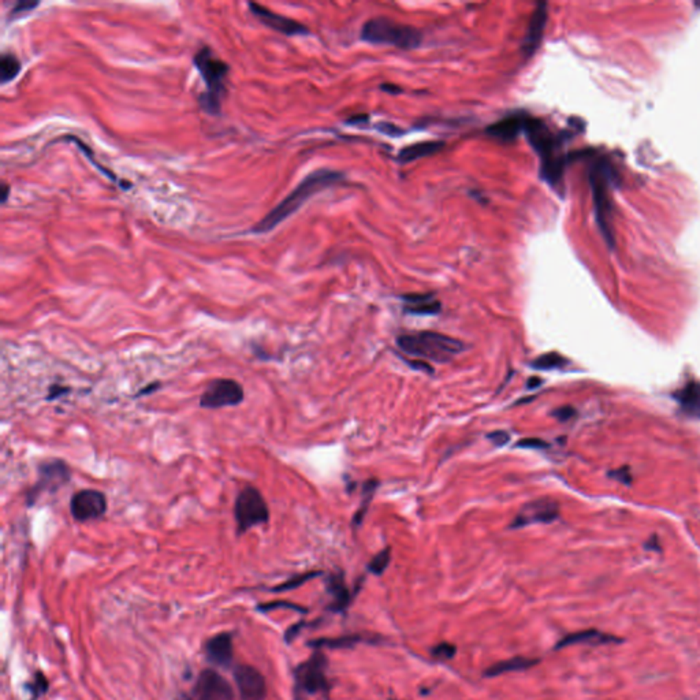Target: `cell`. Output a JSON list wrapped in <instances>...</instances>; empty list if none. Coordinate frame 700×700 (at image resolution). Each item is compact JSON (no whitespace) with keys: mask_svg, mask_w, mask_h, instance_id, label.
Masks as SVG:
<instances>
[{"mask_svg":"<svg viewBox=\"0 0 700 700\" xmlns=\"http://www.w3.org/2000/svg\"><path fill=\"white\" fill-rule=\"evenodd\" d=\"M193 63L207 86V91L200 95L198 103L205 113L219 115L226 95V77L230 66L218 58L209 47L200 48L193 58Z\"/></svg>","mask_w":700,"mask_h":700,"instance_id":"3957f363","label":"cell"},{"mask_svg":"<svg viewBox=\"0 0 700 700\" xmlns=\"http://www.w3.org/2000/svg\"><path fill=\"white\" fill-rule=\"evenodd\" d=\"M526 113H513L501 121L490 125L486 129V133L500 143H512L515 141L520 133H524Z\"/></svg>","mask_w":700,"mask_h":700,"instance_id":"2e32d148","label":"cell"},{"mask_svg":"<svg viewBox=\"0 0 700 700\" xmlns=\"http://www.w3.org/2000/svg\"><path fill=\"white\" fill-rule=\"evenodd\" d=\"M390 561H391V548L390 547H386L384 550H382L380 552H377L368 563V570L373 574H383L384 570L387 569V566L390 565Z\"/></svg>","mask_w":700,"mask_h":700,"instance_id":"4dcf8cb0","label":"cell"},{"mask_svg":"<svg viewBox=\"0 0 700 700\" xmlns=\"http://www.w3.org/2000/svg\"><path fill=\"white\" fill-rule=\"evenodd\" d=\"M376 489H377V482L376 480H369V482L365 483L364 491H362V504L360 505L358 511L355 512V515L353 517V523L354 524L360 525L362 523L364 516H365V513L368 511V506H369V504L372 501V497H373Z\"/></svg>","mask_w":700,"mask_h":700,"instance_id":"83f0119b","label":"cell"},{"mask_svg":"<svg viewBox=\"0 0 700 700\" xmlns=\"http://www.w3.org/2000/svg\"><path fill=\"white\" fill-rule=\"evenodd\" d=\"M8 193H10V186L7 183H3L1 186V193H0V197H1V202H5L7 198H8Z\"/></svg>","mask_w":700,"mask_h":700,"instance_id":"7bdbcfd3","label":"cell"},{"mask_svg":"<svg viewBox=\"0 0 700 700\" xmlns=\"http://www.w3.org/2000/svg\"><path fill=\"white\" fill-rule=\"evenodd\" d=\"M566 364H568V360L563 355H561L555 351H551V353H544V354H540L539 357H536L530 362V366L535 369L550 371V369L562 368Z\"/></svg>","mask_w":700,"mask_h":700,"instance_id":"4316f807","label":"cell"},{"mask_svg":"<svg viewBox=\"0 0 700 700\" xmlns=\"http://www.w3.org/2000/svg\"><path fill=\"white\" fill-rule=\"evenodd\" d=\"M48 687H49V684H48L47 677L41 672H36L34 681L30 686V691H32V698H30V700H37L41 695L47 694Z\"/></svg>","mask_w":700,"mask_h":700,"instance_id":"d6a6232c","label":"cell"},{"mask_svg":"<svg viewBox=\"0 0 700 700\" xmlns=\"http://www.w3.org/2000/svg\"><path fill=\"white\" fill-rule=\"evenodd\" d=\"M443 147H445V144H443L442 141H423V143H416V144L409 145V147H405L402 151H399L398 161H399L402 165H406V163H410V162H415V161H419V159H423V158H427V156L435 155V154H438V152H439Z\"/></svg>","mask_w":700,"mask_h":700,"instance_id":"7402d4cb","label":"cell"},{"mask_svg":"<svg viewBox=\"0 0 700 700\" xmlns=\"http://www.w3.org/2000/svg\"><path fill=\"white\" fill-rule=\"evenodd\" d=\"M234 681L242 700H264L267 684L263 675L253 666L240 665L233 672Z\"/></svg>","mask_w":700,"mask_h":700,"instance_id":"5bb4252c","label":"cell"},{"mask_svg":"<svg viewBox=\"0 0 700 700\" xmlns=\"http://www.w3.org/2000/svg\"><path fill=\"white\" fill-rule=\"evenodd\" d=\"M207 660L220 668H229L233 661V635L229 632L218 633L205 643Z\"/></svg>","mask_w":700,"mask_h":700,"instance_id":"ac0fdd59","label":"cell"},{"mask_svg":"<svg viewBox=\"0 0 700 700\" xmlns=\"http://www.w3.org/2000/svg\"><path fill=\"white\" fill-rule=\"evenodd\" d=\"M65 140H71V141H73V143H74V144H75V145H77V147H78V148H80V150H81V151H82V152L85 154V156H86V158H88V159H89V161L92 162V165H93L95 167H97V169H99V170H100L102 173L107 174V176H108V178H111V179H113L114 182L119 183V185H121V187H124V186H122L124 180H122V179H118V178L115 176V174H114L113 172H110V170H107L106 167L100 166V163H97V162L95 161V158H93V151H92V150H91V148H89V147H88L86 144H84V143H82V141H81V140H80L78 137H74V136H66V137H65Z\"/></svg>","mask_w":700,"mask_h":700,"instance_id":"f546056e","label":"cell"},{"mask_svg":"<svg viewBox=\"0 0 700 700\" xmlns=\"http://www.w3.org/2000/svg\"><path fill=\"white\" fill-rule=\"evenodd\" d=\"M487 438H489V441L493 442V445L500 446V447L505 446L511 441V435L506 431H494Z\"/></svg>","mask_w":700,"mask_h":700,"instance_id":"f35d334b","label":"cell"},{"mask_svg":"<svg viewBox=\"0 0 700 700\" xmlns=\"http://www.w3.org/2000/svg\"><path fill=\"white\" fill-rule=\"evenodd\" d=\"M537 664H539V660L516 657V658L501 661V662H497V664L491 665L490 668L486 669L485 677H497V676H501V675H505V673L522 672V670H526V669H529V668H532V666H535Z\"/></svg>","mask_w":700,"mask_h":700,"instance_id":"603a6c76","label":"cell"},{"mask_svg":"<svg viewBox=\"0 0 700 700\" xmlns=\"http://www.w3.org/2000/svg\"><path fill=\"white\" fill-rule=\"evenodd\" d=\"M245 391L240 382L229 377H218L208 383L200 395L198 405L202 409L216 410L223 408H234L244 402Z\"/></svg>","mask_w":700,"mask_h":700,"instance_id":"30bf717a","label":"cell"},{"mask_svg":"<svg viewBox=\"0 0 700 700\" xmlns=\"http://www.w3.org/2000/svg\"><path fill=\"white\" fill-rule=\"evenodd\" d=\"M524 133L530 147L540 158L541 178L551 187L561 186L565 170L562 136L555 135L541 119L533 118L529 114L525 119Z\"/></svg>","mask_w":700,"mask_h":700,"instance_id":"7a4b0ae2","label":"cell"},{"mask_svg":"<svg viewBox=\"0 0 700 700\" xmlns=\"http://www.w3.org/2000/svg\"><path fill=\"white\" fill-rule=\"evenodd\" d=\"M322 572H307V573H303V574H297L292 579H289L288 581L271 588L272 592H285V591H290V590H296L301 585H304L305 583H308L310 580L320 576Z\"/></svg>","mask_w":700,"mask_h":700,"instance_id":"f1b7e54d","label":"cell"},{"mask_svg":"<svg viewBox=\"0 0 700 700\" xmlns=\"http://www.w3.org/2000/svg\"><path fill=\"white\" fill-rule=\"evenodd\" d=\"M327 592L333 596V602L329 609L334 613H341L348 609L351 602V594L345 584L342 573H333L326 580Z\"/></svg>","mask_w":700,"mask_h":700,"instance_id":"d6986e66","label":"cell"},{"mask_svg":"<svg viewBox=\"0 0 700 700\" xmlns=\"http://www.w3.org/2000/svg\"><path fill=\"white\" fill-rule=\"evenodd\" d=\"M559 506L554 500L539 498L524 505L513 522L509 525L511 529H519L528 525L548 524L558 519Z\"/></svg>","mask_w":700,"mask_h":700,"instance_id":"7c38bea8","label":"cell"},{"mask_svg":"<svg viewBox=\"0 0 700 700\" xmlns=\"http://www.w3.org/2000/svg\"><path fill=\"white\" fill-rule=\"evenodd\" d=\"M614 642H621V640L616 639L614 636H611L609 633H603V632H599V631H595V629H587V631L570 633V635L562 638L557 643L555 650H561V649L576 646V644H594V646H598V644H607V643H614Z\"/></svg>","mask_w":700,"mask_h":700,"instance_id":"ffe728a7","label":"cell"},{"mask_svg":"<svg viewBox=\"0 0 700 700\" xmlns=\"http://www.w3.org/2000/svg\"><path fill=\"white\" fill-rule=\"evenodd\" d=\"M229 681L212 669L202 670L193 690V700H233Z\"/></svg>","mask_w":700,"mask_h":700,"instance_id":"4fadbf2b","label":"cell"},{"mask_svg":"<svg viewBox=\"0 0 700 700\" xmlns=\"http://www.w3.org/2000/svg\"><path fill=\"white\" fill-rule=\"evenodd\" d=\"M402 299L405 312L412 315H436L442 310L441 303L432 294H406Z\"/></svg>","mask_w":700,"mask_h":700,"instance_id":"44dd1931","label":"cell"},{"mask_svg":"<svg viewBox=\"0 0 700 700\" xmlns=\"http://www.w3.org/2000/svg\"><path fill=\"white\" fill-rule=\"evenodd\" d=\"M175 700H193V699H191L190 697H187V695H183V694H182V695H179V697H178V698H176V699Z\"/></svg>","mask_w":700,"mask_h":700,"instance_id":"f6af8a7d","label":"cell"},{"mask_svg":"<svg viewBox=\"0 0 700 700\" xmlns=\"http://www.w3.org/2000/svg\"><path fill=\"white\" fill-rule=\"evenodd\" d=\"M364 642H369V638L355 633V635H347V636H340V638H323V639L311 640V642H308V646L314 647V649L337 650V649H351L355 644L364 643Z\"/></svg>","mask_w":700,"mask_h":700,"instance_id":"d4e9b609","label":"cell"},{"mask_svg":"<svg viewBox=\"0 0 700 700\" xmlns=\"http://www.w3.org/2000/svg\"><path fill=\"white\" fill-rule=\"evenodd\" d=\"M342 180H344L342 173L330 169H320L311 173L303 179L301 183H299V186L289 196H286L257 224H255L252 231L261 234L274 230L278 224H281L283 220H286L289 216L297 212L312 196Z\"/></svg>","mask_w":700,"mask_h":700,"instance_id":"6da1fadb","label":"cell"},{"mask_svg":"<svg viewBox=\"0 0 700 700\" xmlns=\"http://www.w3.org/2000/svg\"><path fill=\"white\" fill-rule=\"evenodd\" d=\"M108 511V501L103 491L82 489L71 495L70 513L77 523L100 520Z\"/></svg>","mask_w":700,"mask_h":700,"instance_id":"8fae6325","label":"cell"},{"mask_svg":"<svg viewBox=\"0 0 700 700\" xmlns=\"http://www.w3.org/2000/svg\"><path fill=\"white\" fill-rule=\"evenodd\" d=\"M37 5H38V1H18L15 4V7L11 10V15L12 16L22 15V14H25L27 11L34 10Z\"/></svg>","mask_w":700,"mask_h":700,"instance_id":"8d00e7d4","label":"cell"},{"mask_svg":"<svg viewBox=\"0 0 700 700\" xmlns=\"http://www.w3.org/2000/svg\"><path fill=\"white\" fill-rule=\"evenodd\" d=\"M397 345L410 357L434 362H449L465 350L463 341L434 331H417L399 336L397 338Z\"/></svg>","mask_w":700,"mask_h":700,"instance_id":"277c9868","label":"cell"},{"mask_svg":"<svg viewBox=\"0 0 700 700\" xmlns=\"http://www.w3.org/2000/svg\"><path fill=\"white\" fill-rule=\"evenodd\" d=\"M554 417H557L559 421H568L569 419H572L574 416V409L570 408V406H563V408H559L557 409L554 413Z\"/></svg>","mask_w":700,"mask_h":700,"instance_id":"60d3db41","label":"cell"},{"mask_svg":"<svg viewBox=\"0 0 700 700\" xmlns=\"http://www.w3.org/2000/svg\"><path fill=\"white\" fill-rule=\"evenodd\" d=\"M361 38L371 44H387L402 49H413L421 44L423 36L413 26L386 16H377L362 25Z\"/></svg>","mask_w":700,"mask_h":700,"instance_id":"5b68a950","label":"cell"},{"mask_svg":"<svg viewBox=\"0 0 700 700\" xmlns=\"http://www.w3.org/2000/svg\"><path fill=\"white\" fill-rule=\"evenodd\" d=\"M250 12L266 26H268L272 30H277L286 36H299V34H308L307 26L303 23L290 19L288 16H283L281 14H277L271 11L270 8L259 4V3H249L248 4Z\"/></svg>","mask_w":700,"mask_h":700,"instance_id":"9a60e30c","label":"cell"},{"mask_svg":"<svg viewBox=\"0 0 700 700\" xmlns=\"http://www.w3.org/2000/svg\"><path fill=\"white\" fill-rule=\"evenodd\" d=\"M234 519L238 535H244L249 529L270 522L267 501L257 487L245 486L238 493L234 502Z\"/></svg>","mask_w":700,"mask_h":700,"instance_id":"52a82bcc","label":"cell"},{"mask_svg":"<svg viewBox=\"0 0 700 700\" xmlns=\"http://www.w3.org/2000/svg\"><path fill=\"white\" fill-rule=\"evenodd\" d=\"M591 186L595 202V211L599 227L606 238V241L611 245L614 244V235L611 230V202L609 197V183L613 182V169L607 161H596L592 165L591 173Z\"/></svg>","mask_w":700,"mask_h":700,"instance_id":"8992f818","label":"cell"},{"mask_svg":"<svg viewBox=\"0 0 700 700\" xmlns=\"http://www.w3.org/2000/svg\"><path fill=\"white\" fill-rule=\"evenodd\" d=\"M540 384H541V379H539V377H530L528 380V383H526L528 388H535V387H537Z\"/></svg>","mask_w":700,"mask_h":700,"instance_id":"ee69618b","label":"cell"},{"mask_svg":"<svg viewBox=\"0 0 700 700\" xmlns=\"http://www.w3.org/2000/svg\"><path fill=\"white\" fill-rule=\"evenodd\" d=\"M327 658L316 651L308 661L294 670V698L303 700L316 694H326L330 690L327 680Z\"/></svg>","mask_w":700,"mask_h":700,"instance_id":"9c48e42d","label":"cell"},{"mask_svg":"<svg viewBox=\"0 0 700 700\" xmlns=\"http://www.w3.org/2000/svg\"><path fill=\"white\" fill-rule=\"evenodd\" d=\"M259 611L261 613H270L272 610H277V609H292V610H296L299 613H307L308 610L300 605H296V603H292V602H288V600H272V602H267V603H261L256 607Z\"/></svg>","mask_w":700,"mask_h":700,"instance_id":"1f68e13d","label":"cell"},{"mask_svg":"<svg viewBox=\"0 0 700 700\" xmlns=\"http://www.w3.org/2000/svg\"><path fill=\"white\" fill-rule=\"evenodd\" d=\"M382 91L384 92H390V93H399L401 89L398 86H394V85H390V84H384L382 85Z\"/></svg>","mask_w":700,"mask_h":700,"instance_id":"b9f144b4","label":"cell"},{"mask_svg":"<svg viewBox=\"0 0 700 700\" xmlns=\"http://www.w3.org/2000/svg\"><path fill=\"white\" fill-rule=\"evenodd\" d=\"M457 654V647L452 643H439L431 650V655L435 660H452Z\"/></svg>","mask_w":700,"mask_h":700,"instance_id":"836d02e7","label":"cell"},{"mask_svg":"<svg viewBox=\"0 0 700 700\" xmlns=\"http://www.w3.org/2000/svg\"><path fill=\"white\" fill-rule=\"evenodd\" d=\"M70 387L67 386H63V384H59V383H55V384H51L49 388H48V394L45 397V401L51 402V401H56L59 399L60 397L63 395H67L70 393Z\"/></svg>","mask_w":700,"mask_h":700,"instance_id":"e575fe53","label":"cell"},{"mask_svg":"<svg viewBox=\"0 0 700 700\" xmlns=\"http://www.w3.org/2000/svg\"><path fill=\"white\" fill-rule=\"evenodd\" d=\"M71 479L70 465L60 458H49L40 463L37 468V482L25 495L26 506H34L44 494H56Z\"/></svg>","mask_w":700,"mask_h":700,"instance_id":"ba28073f","label":"cell"},{"mask_svg":"<svg viewBox=\"0 0 700 700\" xmlns=\"http://www.w3.org/2000/svg\"><path fill=\"white\" fill-rule=\"evenodd\" d=\"M161 387H162V382H159V380H156V382H151V383L145 384L144 387H141V388H140V390H139V391L133 395V398H136V399H137V398H140V397L151 395V394L156 393Z\"/></svg>","mask_w":700,"mask_h":700,"instance_id":"74e56055","label":"cell"},{"mask_svg":"<svg viewBox=\"0 0 700 700\" xmlns=\"http://www.w3.org/2000/svg\"><path fill=\"white\" fill-rule=\"evenodd\" d=\"M547 23V4L539 3L537 7L533 10L526 32H525L524 40H523V54L524 56H532L535 51L539 48L540 41L543 38V32Z\"/></svg>","mask_w":700,"mask_h":700,"instance_id":"e0dca14e","label":"cell"},{"mask_svg":"<svg viewBox=\"0 0 700 700\" xmlns=\"http://www.w3.org/2000/svg\"><path fill=\"white\" fill-rule=\"evenodd\" d=\"M304 627H305V622H304V621H301V622H297V624L292 625V627L286 631V633H285V642H286L288 644H290V643H292V642H293V640H294V639L300 635V632H301V629H303Z\"/></svg>","mask_w":700,"mask_h":700,"instance_id":"ab89813d","label":"cell"},{"mask_svg":"<svg viewBox=\"0 0 700 700\" xmlns=\"http://www.w3.org/2000/svg\"><path fill=\"white\" fill-rule=\"evenodd\" d=\"M683 410L692 417L700 419V383L691 382L677 394Z\"/></svg>","mask_w":700,"mask_h":700,"instance_id":"cb8c5ba5","label":"cell"},{"mask_svg":"<svg viewBox=\"0 0 700 700\" xmlns=\"http://www.w3.org/2000/svg\"><path fill=\"white\" fill-rule=\"evenodd\" d=\"M21 62L19 59L12 54H3L0 59V80L1 84H5L11 80H14L19 71H21Z\"/></svg>","mask_w":700,"mask_h":700,"instance_id":"484cf974","label":"cell"},{"mask_svg":"<svg viewBox=\"0 0 700 700\" xmlns=\"http://www.w3.org/2000/svg\"><path fill=\"white\" fill-rule=\"evenodd\" d=\"M547 446H548L547 442L537 439V438H525L516 443V447H522V449H544Z\"/></svg>","mask_w":700,"mask_h":700,"instance_id":"d590c367","label":"cell"}]
</instances>
